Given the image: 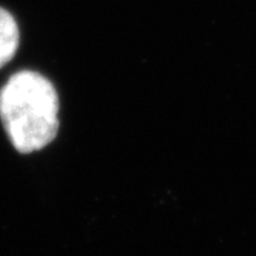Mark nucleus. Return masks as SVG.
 <instances>
[{
	"label": "nucleus",
	"instance_id": "nucleus-1",
	"mask_svg": "<svg viewBox=\"0 0 256 256\" xmlns=\"http://www.w3.org/2000/svg\"><path fill=\"white\" fill-rule=\"evenodd\" d=\"M0 118L17 152H40L59 132L58 91L40 72H16L0 90Z\"/></svg>",
	"mask_w": 256,
	"mask_h": 256
},
{
	"label": "nucleus",
	"instance_id": "nucleus-2",
	"mask_svg": "<svg viewBox=\"0 0 256 256\" xmlns=\"http://www.w3.org/2000/svg\"><path fill=\"white\" fill-rule=\"evenodd\" d=\"M20 44V31L11 12L0 8V68L16 56Z\"/></svg>",
	"mask_w": 256,
	"mask_h": 256
}]
</instances>
